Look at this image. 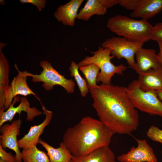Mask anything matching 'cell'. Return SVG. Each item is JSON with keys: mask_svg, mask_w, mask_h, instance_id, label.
<instances>
[{"mask_svg": "<svg viewBox=\"0 0 162 162\" xmlns=\"http://www.w3.org/2000/svg\"><path fill=\"white\" fill-rule=\"evenodd\" d=\"M157 43L159 48V52L158 54L162 65V42H158Z\"/></svg>", "mask_w": 162, "mask_h": 162, "instance_id": "cell-30", "label": "cell"}, {"mask_svg": "<svg viewBox=\"0 0 162 162\" xmlns=\"http://www.w3.org/2000/svg\"><path fill=\"white\" fill-rule=\"evenodd\" d=\"M14 67L17 70L18 75L15 77L5 92V100L4 105L5 110H7L12 103L13 98L17 95L24 96L32 94L37 95L29 88L27 82V76L24 75L18 69L16 64Z\"/></svg>", "mask_w": 162, "mask_h": 162, "instance_id": "cell-11", "label": "cell"}, {"mask_svg": "<svg viewBox=\"0 0 162 162\" xmlns=\"http://www.w3.org/2000/svg\"><path fill=\"white\" fill-rule=\"evenodd\" d=\"M162 11V0H141L137 8L130 16L147 20L154 17Z\"/></svg>", "mask_w": 162, "mask_h": 162, "instance_id": "cell-16", "label": "cell"}, {"mask_svg": "<svg viewBox=\"0 0 162 162\" xmlns=\"http://www.w3.org/2000/svg\"><path fill=\"white\" fill-rule=\"evenodd\" d=\"M137 80L140 88L144 91L162 89V65L139 74Z\"/></svg>", "mask_w": 162, "mask_h": 162, "instance_id": "cell-15", "label": "cell"}, {"mask_svg": "<svg viewBox=\"0 0 162 162\" xmlns=\"http://www.w3.org/2000/svg\"><path fill=\"white\" fill-rule=\"evenodd\" d=\"M128 95L133 106L141 111L162 117V102L155 91H144L140 87L137 80H134L127 87Z\"/></svg>", "mask_w": 162, "mask_h": 162, "instance_id": "cell-5", "label": "cell"}, {"mask_svg": "<svg viewBox=\"0 0 162 162\" xmlns=\"http://www.w3.org/2000/svg\"><path fill=\"white\" fill-rule=\"evenodd\" d=\"M0 48V110H5L6 91L9 86L8 62Z\"/></svg>", "mask_w": 162, "mask_h": 162, "instance_id": "cell-19", "label": "cell"}, {"mask_svg": "<svg viewBox=\"0 0 162 162\" xmlns=\"http://www.w3.org/2000/svg\"><path fill=\"white\" fill-rule=\"evenodd\" d=\"M38 143L46 151L50 162H71L73 156L62 142L57 148L53 147L40 138Z\"/></svg>", "mask_w": 162, "mask_h": 162, "instance_id": "cell-18", "label": "cell"}, {"mask_svg": "<svg viewBox=\"0 0 162 162\" xmlns=\"http://www.w3.org/2000/svg\"><path fill=\"white\" fill-rule=\"evenodd\" d=\"M20 2L22 4L29 3L33 4L40 11L45 8L46 2L45 0H20Z\"/></svg>", "mask_w": 162, "mask_h": 162, "instance_id": "cell-28", "label": "cell"}, {"mask_svg": "<svg viewBox=\"0 0 162 162\" xmlns=\"http://www.w3.org/2000/svg\"><path fill=\"white\" fill-rule=\"evenodd\" d=\"M90 92L99 120L115 134H130L137 130L139 115L129 98L127 87L101 83Z\"/></svg>", "mask_w": 162, "mask_h": 162, "instance_id": "cell-1", "label": "cell"}, {"mask_svg": "<svg viewBox=\"0 0 162 162\" xmlns=\"http://www.w3.org/2000/svg\"><path fill=\"white\" fill-rule=\"evenodd\" d=\"M114 134L100 120L87 116L66 130L62 142L73 156L79 157L109 146Z\"/></svg>", "mask_w": 162, "mask_h": 162, "instance_id": "cell-2", "label": "cell"}, {"mask_svg": "<svg viewBox=\"0 0 162 162\" xmlns=\"http://www.w3.org/2000/svg\"><path fill=\"white\" fill-rule=\"evenodd\" d=\"M79 68L78 64L72 61L69 69L70 72V76L74 77L77 83L81 95L85 97L88 93L89 89L86 80L82 77L79 72Z\"/></svg>", "mask_w": 162, "mask_h": 162, "instance_id": "cell-23", "label": "cell"}, {"mask_svg": "<svg viewBox=\"0 0 162 162\" xmlns=\"http://www.w3.org/2000/svg\"><path fill=\"white\" fill-rule=\"evenodd\" d=\"M146 135L152 140L162 144V130L158 127L151 126L146 132Z\"/></svg>", "mask_w": 162, "mask_h": 162, "instance_id": "cell-24", "label": "cell"}, {"mask_svg": "<svg viewBox=\"0 0 162 162\" xmlns=\"http://www.w3.org/2000/svg\"><path fill=\"white\" fill-rule=\"evenodd\" d=\"M40 65L43 69L40 74H33L27 71H22V73L27 77H32L33 82H43L42 86L46 91L52 90L56 85H58L64 88L68 94L74 92L75 83L72 79H67L60 74L46 60L41 61Z\"/></svg>", "mask_w": 162, "mask_h": 162, "instance_id": "cell-6", "label": "cell"}, {"mask_svg": "<svg viewBox=\"0 0 162 162\" xmlns=\"http://www.w3.org/2000/svg\"><path fill=\"white\" fill-rule=\"evenodd\" d=\"M106 11L99 0H88L78 13L77 19L87 21L93 15H103Z\"/></svg>", "mask_w": 162, "mask_h": 162, "instance_id": "cell-20", "label": "cell"}, {"mask_svg": "<svg viewBox=\"0 0 162 162\" xmlns=\"http://www.w3.org/2000/svg\"><path fill=\"white\" fill-rule=\"evenodd\" d=\"M83 0H71L59 6L54 14L57 21L65 26H73L77 19L78 10Z\"/></svg>", "mask_w": 162, "mask_h": 162, "instance_id": "cell-14", "label": "cell"}, {"mask_svg": "<svg viewBox=\"0 0 162 162\" xmlns=\"http://www.w3.org/2000/svg\"><path fill=\"white\" fill-rule=\"evenodd\" d=\"M135 57L136 61L134 70L138 74L162 65L158 54L153 49L141 47L137 51Z\"/></svg>", "mask_w": 162, "mask_h": 162, "instance_id": "cell-13", "label": "cell"}, {"mask_svg": "<svg viewBox=\"0 0 162 162\" xmlns=\"http://www.w3.org/2000/svg\"><path fill=\"white\" fill-rule=\"evenodd\" d=\"M90 52L93 56H86L77 64L79 67L91 64L98 66L100 71L97 77V83L101 82L104 84H110L112 78L115 74H122L127 68L123 64L116 66L111 62V60L115 57L108 48L99 46L97 50Z\"/></svg>", "mask_w": 162, "mask_h": 162, "instance_id": "cell-4", "label": "cell"}, {"mask_svg": "<svg viewBox=\"0 0 162 162\" xmlns=\"http://www.w3.org/2000/svg\"><path fill=\"white\" fill-rule=\"evenodd\" d=\"M120 0H99L102 4L107 9L118 4Z\"/></svg>", "mask_w": 162, "mask_h": 162, "instance_id": "cell-29", "label": "cell"}, {"mask_svg": "<svg viewBox=\"0 0 162 162\" xmlns=\"http://www.w3.org/2000/svg\"><path fill=\"white\" fill-rule=\"evenodd\" d=\"M106 26L112 32L129 40L144 43L149 40L153 26L147 21L117 15L108 20Z\"/></svg>", "mask_w": 162, "mask_h": 162, "instance_id": "cell-3", "label": "cell"}, {"mask_svg": "<svg viewBox=\"0 0 162 162\" xmlns=\"http://www.w3.org/2000/svg\"><path fill=\"white\" fill-rule=\"evenodd\" d=\"M71 162H116V161L114 153L109 146H106L99 148L82 157L73 156Z\"/></svg>", "mask_w": 162, "mask_h": 162, "instance_id": "cell-17", "label": "cell"}, {"mask_svg": "<svg viewBox=\"0 0 162 162\" xmlns=\"http://www.w3.org/2000/svg\"><path fill=\"white\" fill-rule=\"evenodd\" d=\"M23 111L27 114L26 120L30 121L36 116L42 114V112L36 107H31L29 102L25 97L14 98V100L6 111L0 110V126L7 122H11L15 115H20Z\"/></svg>", "mask_w": 162, "mask_h": 162, "instance_id": "cell-8", "label": "cell"}, {"mask_svg": "<svg viewBox=\"0 0 162 162\" xmlns=\"http://www.w3.org/2000/svg\"><path fill=\"white\" fill-rule=\"evenodd\" d=\"M155 92L158 97L162 102V89L158 90Z\"/></svg>", "mask_w": 162, "mask_h": 162, "instance_id": "cell-31", "label": "cell"}, {"mask_svg": "<svg viewBox=\"0 0 162 162\" xmlns=\"http://www.w3.org/2000/svg\"><path fill=\"white\" fill-rule=\"evenodd\" d=\"M79 70L84 74L90 90L95 89L98 86L97 78L100 69L94 64H91L79 67Z\"/></svg>", "mask_w": 162, "mask_h": 162, "instance_id": "cell-22", "label": "cell"}, {"mask_svg": "<svg viewBox=\"0 0 162 162\" xmlns=\"http://www.w3.org/2000/svg\"><path fill=\"white\" fill-rule=\"evenodd\" d=\"M22 123L19 118L14 120L10 124H3L0 126V145L4 150L8 148L14 152L16 162H22V153L18 146L17 136L20 134Z\"/></svg>", "mask_w": 162, "mask_h": 162, "instance_id": "cell-9", "label": "cell"}, {"mask_svg": "<svg viewBox=\"0 0 162 162\" xmlns=\"http://www.w3.org/2000/svg\"><path fill=\"white\" fill-rule=\"evenodd\" d=\"M21 152L23 162H50L47 154L36 146L23 149Z\"/></svg>", "mask_w": 162, "mask_h": 162, "instance_id": "cell-21", "label": "cell"}, {"mask_svg": "<svg viewBox=\"0 0 162 162\" xmlns=\"http://www.w3.org/2000/svg\"><path fill=\"white\" fill-rule=\"evenodd\" d=\"M141 0H120L119 5L125 9L133 11L140 4Z\"/></svg>", "mask_w": 162, "mask_h": 162, "instance_id": "cell-26", "label": "cell"}, {"mask_svg": "<svg viewBox=\"0 0 162 162\" xmlns=\"http://www.w3.org/2000/svg\"><path fill=\"white\" fill-rule=\"evenodd\" d=\"M0 162H16L15 157L10 152H7L0 145Z\"/></svg>", "mask_w": 162, "mask_h": 162, "instance_id": "cell-27", "label": "cell"}, {"mask_svg": "<svg viewBox=\"0 0 162 162\" xmlns=\"http://www.w3.org/2000/svg\"><path fill=\"white\" fill-rule=\"evenodd\" d=\"M136 147H131L129 152L117 157L120 162H158L152 148L145 140L136 139Z\"/></svg>", "mask_w": 162, "mask_h": 162, "instance_id": "cell-10", "label": "cell"}, {"mask_svg": "<svg viewBox=\"0 0 162 162\" xmlns=\"http://www.w3.org/2000/svg\"><path fill=\"white\" fill-rule=\"evenodd\" d=\"M42 109L45 116V119L41 124L31 126L28 133L18 140L19 148H27L37 146L38 143L40 136L44 132L45 128L50 123L53 115L52 111L47 110L42 105Z\"/></svg>", "mask_w": 162, "mask_h": 162, "instance_id": "cell-12", "label": "cell"}, {"mask_svg": "<svg viewBox=\"0 0 162 162\" xmlns=\"http://www.w3.org/2000/svg\"><path fill=\"white\" fill-rule=\"evenodd\" d=\"M150 39L162 42V22H158L153 26Z\"/></svg>", "mask_w": 162, "mask_h": 162, "instance_id": "cell-25", "label": "cell"}, {"mask_svg": "<svg viewBox=\"0 0 162 162\" xmlns=\"http://www.w3.org/2000/svg\"><path fill=\"white\" fill-rule=\"evenodd\" d=\"M143 44V43L132 41L118 36L106 39L102 42L101 46L110 49L111 55L117 59H125L130 68L134 70L135 54Z\"/></svg>", "mask_w": 162, "mask_h": 162, "instance_id": "cell-7", "label": "cell"}, {"mask_svg": "<svg viewBox=\"0 0 162 162\" xmlns=\"http://www.w3.org/2000/svg\"><path fill=\"white\" fill-rule=\"evenodd\" d=\"M161 154H162V150H161Z\"/></svg>", "mask_w": 162, "mask_h": 162, "instance_id": "cell-33", "label": "cell"}, {"mask_svg": "<svg viewBox=\"0 0 162 162\" xmlns=\"http://www.w3.org/2000/svg\"><path fill=\"white\" fill-rule=\"evenodd\" d=\"M0 4L2 5H3L5 4V2L4 0H0Z\"/></svg>", "mask_w": 162, "mask_h": 162, "instance_id": "cell-32", "label": "cell"}]
</instances>
